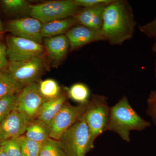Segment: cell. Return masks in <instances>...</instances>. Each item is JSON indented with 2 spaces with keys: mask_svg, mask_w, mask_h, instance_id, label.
<instances>
[{
  "mask_svg": "<svg viewBox=\"0 0 156 156\" xmlns=\"http://www.w3.org/2000/svg\"><path fill=\"white\" fill-rule=\"evenodd\" d=\"M67 94L68 97L80 104L87 103L89 101V88L82 83L73 84L68 89Z\"/></svg>",
  "mask_w": 156,
  "mask_h": 156,
  "instance_id": "obj_19",
  "label": "cell"
},
{
  "mask_svg": "<svg viewBox=\"0 0 156 156\" xmlns=\"http://www.w3.org/2000/svg\"><path fill=\"white\" fill-rule=\"evenodd\" d=\"M89 101L76 106L66 101L50 124V138L59 140L62 135L82 118Z\"/></svg>",
  "mask_w": 156,
  "mask_h": 156,
  "instance_id": "obj_7",
  "label": "cell"
},
{
  "mask_svg": "<svg viewBox=\"0 0 156 156\" xmlns=\"http://www.w3.org/2000/svg\"><path fill=\"white\" fill-rule=\"evenodd\" d=\"M22 156H39L42 143L27 139L24 135L20 137Z\"/></svg>",
  "mask_w": 156,
  "mask_h": 156,
  "instance_id": "obj_22",
  "label": "cell"
},
{
  "mask_svg": "<svg viewBox=\"0 0 156 156\" xmlns=\"http://www.w3.org/2000/svg\"><path fill=\"white\" fill-rule=\"evenodd\" d=\"M3 28L2 25V22H1V20H0V32L2 31Z\"/></svg>",
  "mask_w": 156,
  "mask_h": 156,
  "instance_id": "obj_33",
  "label": "cell"
},
{
  "mask_svg": "<svg viewBox=\"0 0 156 156\" xmlns=\"http://www.w3.org/2000/svg\"><path fill=\"white\" fill-rule=\"evenodd\" d=\"M67 94H62L60 96L45 101L39 112L37 119L50 126L56 115L66 102Z\"/></svg>",
  "mask_w": 156,
  "mask_h": 156,
  "instance_id": "obj_14",
  "label": "cell"
},
{
  "mask_svg": "<svg viewBox=\"0 0 156 156\" xmlns=\"http://www.w3.org/2000/svg\"><path fill=\"white\" fill-rule=\"evenodd\" d=\"M46 100L39 91L38 84L33 83L23 87L17 94L14 109L31 121L37 119L41 107Z\"/></svg>",
  "mask_w": 156,
  "mask_h": 156,
  "instance_id": "obj_9",
  "label": "cell"
},
{
  "mask_svg": "<svg viewBox=\"0 0 156 156\" xmlns=\"http://www.w3.org/2000/svg\"><path fill=\"white\" fill-rule=\"evenodd\" d=\"M131 106L128 98L124 96L110 108L108 122L106 131H113L127 142L130 141L131 131H142L150 126Z\"/></svg>",
  "mask_w": 156,
  "mask_h": 156,
  "instance_id": "obj_2",
  "label": "cell"
},
{
  "mask_svg": "<svg viewBox=\"0 0 156 156\" xmlns=\"http://www.w3.org/2000/svg\"><path fill=\"white\" fill-rule=\"evenodd\" d=\"M39 156H66L58 140L49 137L42 143Z\"/></svg>",
  "mask_w": 156,
  "mask_h": 156,
  "instance_id": "obj_21",
  "label": "cell"
},
{
  "mask_svg": "<svg viewBox=\"0 0 156 156\" xmlns=\"http://www.w3.org/2000/svg\"><path fill=\"white\" fill-rule=\"evenodd\" d=\"M156 101V91L152 92L148 99V102Z\"/></svg>",
  "mask_w": 156,
  "mask_h": 156,
  "instance_id": "obj_30",
  "label": "cell"
},
{
  "mask_svg": "<svg viewBox=\"0 0 156 156\" xmlns=\"http://www.w3.org/2000/svg\"><path fill=\"white\" fill-rule=\"evenodd\" d=\"M155 72H156V66H155Z\"/></svg>",
  "mask_w": 156,
  "mask_h": 156,
  "instance_id": "obj_35",
  "label": "cell"
},
{
  "mask_svg": "<svg viewBox=\"0 0 156 156\" xmlns=\"http://www.w3.org/2000/svg\"><path fill=\"white\" fill-rule=\"evenodd\" d=\"M50 126L37 119L30 121L23 135L30 140L42 143L50 137Z\"/></svg>",
  "mask_w": 156,
  "mask_h": 156,
  "instance_id": "obj_17",
  "label": "cell"
},
{
  "mask_svg": "<svg viewBox=\"0 0 156 156\" xmlns=\"http://www.w3.org/2000/svg\"><path fill=\"white\" fill-rule=\"evenodd\" d=\"M30 121L24 114L14 109L0 124V140L2 142L24 135Z\"/></svg>",
  "mask_w": 156,
  "mask_h": 156,
  "instance_id": "obj_11",
  "label": "cell"
},
{
  "mask_svg": "<svg viewBox=\"0 0 156 156\" xmlns=\"http://www.w3.org/2000/svg\"><path fill=\"white\" fill-rule=\"evenodd\" d=\"M58 141L66 156H85L94 147L84 114L62 135Z\"/></svg>",
  "mask_w": 156,
  "mask_h": 156,
  "instance_id": "obj_3",
  "label": "cell"
},
{
  "mask_svg": "<svg viewBox=\"0 0 156 156\" xmlns=\"http://www.w3.org/2000/svg\"><path fill=\"white\" fill-rule=\"evenodd\" d=\"M136 24L133 9L126 0H114L105 7L101 33L112 45H121L133 37Z\"/></svg>",
  "mask_w": 156,
  "mask_h": 156,
  "instance_id": "obj_1",
  "label": "cell"
},
{
  "mask_svg": "<svg viewBox=\"0 0 156 156\" xmlns=\"http://www.w3.org/2000/svg\"><path fill=\"white\" fill-rule=\"evenodd\" d=\"M17 95H11L0 99V124L14 109Z\"/></svg>",
  "mask_w": 156,
  "mask_h": 156,
  "instance_id": "obj_24",
  "label": "cell"
},
{
  "mask_svg": "<svg viewBox=\"0 0 156 156\" xmlns=\"http://www.w3.org/2000/svg\"><path fill=\"white\" fill-rule=\"evenodd\" d=\"M81 7L73 1H55L29 6L30 14L43 23L74 17L81 10Z\"/></svg>",
  "mask_w": 156,
  "mask_h": 156,
  "instance_id": "obj_4",
  "label": "cell"
},
{
  "mask_svg": "<svg viewBox=\"0 0 156 156\" xmlns=\"http://www.w3.org/2000/svg\"><path fill=\"white\" fill-rule=\"evenodd\" d=\"M106 6L83 8L74 17L79 25L96 30H101L103 22L104 13Z\"/></svg>",
  "mask_w": 156,
  "mask_h": 156,
  "instance_id": "obj_13",
  "label": "cell"
},
{
  "mask_svg": "<svg viewBox=\"0 0 156 156\" xmlns=\"http://www.w3.org/2000/svg\"><path fill=\"white\" fill-rule=\"evenodd\" d=\"M39 90L46 100L53 99L61 95V88L55 80L49 79L40 82Z\"/></svg>",
  "mask_w": 156,
  "mask_h": 156,
  "instance_id": "obj_20",
  "label": "cell"
},
{
  "mask_svg": "<svg viewBox=\"0 0 156 156\" xmlns=\"http://www.w3.org/2000/svg\"><path fill=\"white\" fill-rule=\"evenodd\" d=\"M153 50L154 52H156V41L155 43L154 44L153 47Z\"/></svg>",
  "mask_w": 156,
  "mask_h": 156,
  "instance_id": "obj_32",
  "label": "cell"
},
{
  "mask_svg": "<svg viewBox=\"0 0 156 156\" xmlns=\"http://www.w3.org/2000/svg\"><path fill=\"white\" fill-rule=\"evenodd\" d=\"M1 150L8 156H22L20 137L2 141Z\"/></svg>",
  "mask_w": 156,
  "mask_h": 156,
  "instance_id": "obj_23",
  "label": "cell"
},
{
  "mask_svg": "<svg viewBox=\"0 0 156 156\" xmlns=\"http://www.w3.org/2000/svg\"><path fill=\"white\" fill-rule=\"evenodd\" d=\"M2 141L0 140V149H1V144H2Z\"/></svg>",
  "mask_w": 156,
  "mask_h": 156,
  "instance_id": "obj_34",
  "label": "cell"
},
{
  "mask_svg": "<svg viewBox=\"0 0 156 156\" xmlns=\"http://www.w3.org/2000/svg\"><path fill=\"white\" fill-rule=\"evenodd\" d=\"M69 42L70 50H74L92 42L104 41L101 31L83 26H75L66 33Z\"/></svg>",
  "mask_w": 156,
  "mask_h": 156,
  "instance_id": "obj_12",
  "label": "cell"
},
{
  "mask_svg": "<svg viewBox=\"0 0 156 156\" xmlns=\"http://www.w3.org/2000/svg\"><path fill=\"white\" fill-rule=\"evenodd\" d=\"M44 45L49 55L56 60L64 58L70 48L68 40L64 35L47 38L44 41Z\"/></svg>",
  "mask_w": 156,
  "mask_h": 156,
  "instance_id": "obj_15",
  "label": "cell"
},
{
  "mask_svg": "<svg viewBox=\"0 0 156 156\" xmlns=\"http://www.w3.org/2000/svg\"><path fill=\"white\" fill-rule=\"evenodd\" d=\"M44 60L41 56L26 61H9L8 72L23 87L36 83L41 74Z\"/></svg>",
  "mask_w": 156,
  "mask_h": 156,
  "instance_id": "obj_8",
  "label": "cell"
},
{
  "mask_svg": "<svg viewBox=\"0 0 156 156\" xmlns=\"http://www.w3.org/2000/svg\"><path fill=\"white\" fill-rule=\"evenodd\" d=\"M42 24L33 17L13 20L8 23V30L14 36L29 39L41 44Z\"/></svg>",
  "mask_w": 156,
  "mask_h": 156,
  "instance_id": "obj_10",
  "label": "cell"
},
{
  "mask_svg": "<svg viewBox=\"0 0 156 156\" xmlns=\"http://www.w3.org/2000/svg\"><path fill=\"white\" fill-rule=\"evenodd\" d=\"M148 113L156 122V101L148 102Z\"/></svg>",
  "mask_w": 156,
  "mask_h": 156,
  "instance_id": "obj_29",
  "label": "cell"
},
{
  "mask_svg": "<svg viewBox=\"0 0 156 156\" xmlns=\"http://www.w3.org/2000/svg\"><path fill=\"white\" fill-rule=\"evenodd\" d=\"M114 0H73L77 5L83 8H92L100 6H107Z\"/></svg>",
  "mask_w": 156,
  "mask_h": 156,
  "instance_id": "obj_25",
  "label": "cell"
},
{
  "mask_svg": "<svg viewBox=\"0 0 156 156\" xmlns=\"http://www.w3.org/2000/svg\"><path fill=\"white\" fill-rule=\"evenodd\" d=\"M110 109L107 98L98 94L92 95L84 115L93 144L99 135L106 131L109 118Z\"/></svg>",
  "mask_w": 156,
  "mask_h": 156,
  "instance_id": "obj_5",
  "label": "cell"
},
{
  "mask_svg": "<svg viewBox=\"0 0 156 156\" xmlns=\"http://www.w3.org/2000/svg\"><path fill=\"white\" fill-rule=\"evenodd\" d=\"M77 23L74 17H72L58 20H53L42 23L41 34L43 37L60 35L66 32Z\"/></svg>",
  "mask_w": 156,
  "mask_h": 156,
  "instance_id": "obj_16",
  "label": "cell"
},
{
  "mask_svg": "<svg viewBox=\"0 0 156 156\" xmlns=\"http://www.w3.org/2000/svg\"><path fill=\"white\" fill-rule=\"evenodd\" d=\"M2 3L5 8L11 11H20L29 7L23 0H4Z\"/></svg>",
  "mask_w": 156,
  "mask_h": 156,
  "instance_id": "obj_26",
  "label": "cell"
},
{
  "mask_svg": "<svg viewBox=\"0 0 156 156\" xmlns=\"http://www.w3.org/2000/svg\"><path fill=\"white\" fill-rule=\"evenodd\" d=\"M0 156H8L5 154L0 149Z\"/></svg>",
  "mask_w": 156,
  "mask_h": 156,
  "instance_id": "obj_31",
  "label": "cell"
},
{
  "mask_svg": "<svg viewBox=\"0 0 156 156\" xmlns=\"http://www.w3.org/2000/svg\"><path fill=\"white\" fill-rule=\"evenodd\" d=\"M23 88L8 72L0 70V99L17 95Z\"/></svg>",
  "mask_w": 156,
  "mask_h": 156,
  "instance_id": "obj_18",
  "label": "cell"
},
{
  "mask_svg": "<svg viewBox=\"0 0 156 156\" xmlns=\"http://www.w3.org/2000/svg\"><path fill=\"white\" fill-rule=\"evenodd\" d=\"M7 58V47L0 41V70L8 67L9 62Z\"/></svg>",
  "mask_w": 156,
  "mask_h": 156,
  "instance_id": "obj_28",
  "label": "cell"
},
{
  "mask_svg": "<svg viewBox=\"0 0 156 156\" xmlns=\"http://www.w3.org/2000/svg\"><path fill=\"white\" fill-rule=\"evenodd\" d=\"M7 57L11 62L26 61L41 56L44 46L37 42L9 35L6 38Z\"/></svg>",
  "mask_w": 156,
  "mask_h": 156,
  "instance_id": "obj_6",
  "label": "cell"
},
{
  "mask_svg": "<svg viewBox=\"0 0 156 156\" xmlns=\"http://www.w3.org/2000/svg\"><path fill=\"white\" fill-rule=\"evenodd\" d=\"M138 28L141 32L147 36L156 38V17L147 24L140 26Z\"/></svg>",
  "mask_w": 156,
  "mask_h": 156,
  "instance_id": "obj_27",
  "label": "cell"
}]
</instances>
